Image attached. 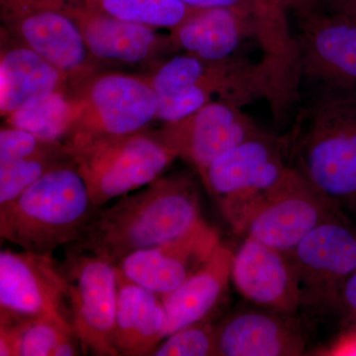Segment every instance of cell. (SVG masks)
<instances>
[{"label":"cell","mask_w":356,"mask_h":356,"mask_svg":"<svg viewBox=\"0 0 356 356\" xmlns=\"http://www.w3.org/2000/svg\"><path fill=\"white\" fill-rule=\"evenodd\" d=\"M191 173L161 175L139 191L98 210L79 242L70 245L116 266L124 257L189 233L203 221Z\"/></svg>","instance_id":"cell-1"},{"label":"cell","mask_w":356,"mask_h":356,"mask_svg":"<svg viewBox=\"0 0 356 356\" xmlns=\"http://www.w3.org/2000/svg\"><path fill=\"white\" fill-rule=\"evenodd\" d=\"M341 215L339 206L289 165L277 185L250 217L243 238L289 254L320 225Z\"/></svg>","instance_id":"cell-10"},{"label":"cell","mask_w":356,"mask_h":356,"mask_svg":"<svg viewBox=\"0 0 356 356\" xmlns=\"http://www.w3.org/2000/svg\"><path fill=\"white\" fill-rule=\"evenodd\" d=\"M170 33L177 53H187L208 62L236 57L247 39H254L250 14L238 9H195Z\"/></svg>","instance_id":"cell-20"},{"label":"cell","mask_w":356,"mask_h":356,"mask_svg":"<svg viewBox=\"0 0 356 356\" xmlns=\"http://www.w3.org/2000/svg\"><path fill=\"white\" fill-rule=\"evenodd\" d=\"M288 166L286 136L262 132L222 154L198 175L229 228L243 236Z\"/></svg>","instance_id":"cell-5"},{"label":"cell","mask_w":356,"mask_h":356,"mask_svg":"<svg viewBox=\"0 0 356 356\" xmlns=\"http://www.w3.org/2000/svg\"><path fill=\"white\" fill-rule=\"evenodd\" d=\"M220 243L217 229L203 220L189 233L133 252L116 266L129 280L165 296L195 273Z\"/></svg>","instance_id":"cell-17"},{"label":"cell","mask_w":356,"mask_h":356,"mask_svg":"<svg viewBox=\"0 0 356 356\" xmlns=\"http://www.w3.org/2000/svg\"><path fill=\"white\" fill-rule=\"evenodd\" d=\"M77 113L79 98L74 89H70L3 119L6 125L23 129L47 142L64 144L74 128Z\"/></svg>","instance_id":"cell-24"},{"label":"cell","mask_w":356,"mask_h":356,"mask_svg":"<svg viewBox=\"0 0 356 356\" xmlns=\"http://www.w3.org/2000/svg\"><path fill=\"white\" fill-rule=\"evenodd\" d=\"M336 307L343 311L346 322L356 325V270L339 290Z\"/></svg>","instance_id":"cell-29"},{"label":"cell","mask_w":356,"mask_h":356,"mask_svg":"<svg viewBox=\"0 0 356 356\" xmlns=\"http://www.w3.org/2000/svg\"><path fill=\"white\" fill-rule=\"evenodd\" d=\"M301 81L318 89H356V16L334 8L298 17Z\"/></svg>","instance_id":"cell-12"},{"label":"cell","mask_w":356,"mask_h":356,"mask_svg":"<svg viewBox=\"0 0 356 356\" xmlns=\"http://www.w3.org/2000/svg\"><path fill=\"white\" fill-rule=\"evenodd\" d=\"M51 318L72 325L69 283L53 255L0 252V325Z\"/></svg>","instance_id":"cell-9"},{"label":"cell","mask_w":356,"mask_h":356,"mask_svg":"<svg viewBox=\"0 0 356 356\" xmlns=\"http://www.w3.org/2000/svg\"><path fill=\"white\" fill-rule=\"evenodd\" d=\"M65 149L98 208L152 184L179 158L159 130L149 129L83 140Z\"/></svg>","instance_id":"cell-4"},{"label":"cell","mask_w":356,"mask_h":356,"mask_svg":"<svg viewBox=\"0 0 356 356\" xmlns=\"http://www.w3.org/2000/svg\"><path fill=\"white\" fill-rule=\"evenodd\" d=\"M334 8L356 16V0H330Z\"/></svg>","instance_id":"cell-32"},{"label":"cell","mask_w":356,"mask_h":356,"mask_svg":"<svg viewBox=\"0 0 356 356\" xmlns=\"http://www.w3.org/2000/svg\"><path fill=\"white\" fill-rule=\"evenodd\" d=\"M74 89L69 79L36 51L0 30V115L29 108Z\"/></svg>","instance_id":"cell-19"},{"label":"cell","mask_w":356,"mask_h":356,"mask_svg":"<svg viewBox=\"0 0 356 356\" xmlns=\"http://www.w3.org/2000/svg\"><path fill=\"white\" fill-rule=\"evenodd\" d=\"M215 329L216 327L207 321L187 325L165 337L152 355H217Z\"/></svg>","instance_id":"cell-27"},{"label":"cell","mask_w":356,"mask_h":356,"mask_svg":"<svg viewBox=\"0 0 356 356\" xmlns=\"http://www.w3.org/2000/svg\"><path fill=\"white\" fill-rule=\"evenodd\" d=\"M0 30L55 65L72 88L103 70L91 56L76 21L63 4L0 0Z\"/></svg>","instance_id":"cell-7"},{"label":"cell","mask_w":356,"mask_h":356,"mask_svg":"<svg viewBox=\"0 0 356 356\" xmlns=\"http://www.w3.org/2000/svg\"><path fill=\"white\" fill-rule=\"evenodd\" d=\"M296 316L245 309L227 316L215 329L220 356H297L307 337Z\"/></svg>","instance_id":"cell-18"},{"label":"cell","mask_w":356,"mask_h":356,"mask_svg":"<svg viewBox=\"0 0 356 356\" xmlns=\"http://www.w3.org/2000/svg\"><path fill=\"white\" fill-rule=\"evenodd\" d=\"M99 209L72 159L0 207V236L26 252L53 255L79 242Z\"/></svg>","instance_id":"cell-3"},{"label":"cell","mask_w":356,"mask_h":356,"mask_svg":"<svg viewBox=\"0 0 356 356\" xmlns=\"http://www.w3.org/2000/svg\"><path fill=\"white\" fill-rule=\"evenodd\" d=\"M146 76L156 96L198 86L207 89L216 99L242 106L264 99L271 108L274 103L268 72L259 60L252 63L238 56L222 62H208L191 54L177 53Z\"/></svg>","instance_id":"cell-13"},{"label":"cell","mask_w":356,"mask_h":356,"mask_svg":"<svg viewBox=\"0 0 356 356\" xmlns=\"http://www.w3.org/2000/svg\"><path fill=\"white\" fill-rule=\"evenodd\" d=\"M63 145L47 142L23 129L4 124L0 130V165L48 153Z\"/></svg>","instance_id":"cell-28"},{"label":"cell","mask_w":356,"mask_h":356,"mask_svg":"<svg viewBox=\"0 0 356 356\" xmlns=\"http://www.w3.org/2000/svg\"><path fill=\"white\" fill-rule=\"evenodd\" d=\"M46 1L56 2V3H72L77 0H46Z\"/></svg>","instance_id":"cell-33"},{"label":"cell","mask_w":356,"mask_h":356,"mask_svg":"<svg viewBox=\"0 0 356 356\" xmlns=\"http://www.w3.org/2000/svg\"><path fill=\"white\" fill-rule=\"evenodd\" d=\"M233 255L220 243L195 273L177 289L161 296L168 320L166 337L187 325L207 321L228 288Z\"/></svg>","instance_id":"cell-22"},{"label":"cell","mask_w":356,"mask_h":356,"mask_svg":"<svg viewBox=\"0 0 356 356\" xmlns=\"http://www.w3.org/2000/svg\"><path fill=\"white\" fill-rule=\"evenodd\" d=\"M79 113L65 147L95 138L147 130L158 116V96L146 76L100 70L74 88Z\"/></svg>","instance_id":"cell-6"},{"label":"cell","mask_w":356,"mask_h":356,"mask_svg":"<svg viewBox=\"0 0 356 356\" xmlns=\"http://www.w3.org/2000/svg\"><path fill=\"white\" fill-rule=\"evenodd\" d=\"M185 6L195 9L225 8L238 9L250 14V0H180Z\"/></svg>","instance_id":"cell-30"},{"label":"cell","mask_w":356,"mask_h":356,"mask_svg":"<svg viewBox=\"0 0 356 356\" xmlns=\"http://www.w3.org/2000/svg\"><path fill=\"white\" fill-rule=\"evenodd\" d=\"M295 113L289 165L339 207L356 205V89H318Z\"/></svg>","instance_id":"cell-2"},{"label":"cell","mask_w":356,"mask_h":356,"mask_svg":"<svg viewBox=\"0 0 356 356\" xmlns=\"http://www.w3.org/2000/svg\"><path fill=\"white\" fill-rule=\"evenodd\" d=\"M96 13L154 28L172 31L191 16L195 8L180 0H77Z\"/></svg>","instance_id":"cell-25"},{"label":"cell","mask_w":356,"mask_h":356,"mask_svg":"<svg viewBox=\"0 0 356 356\" xmlns=\"http://www.w3.org/2000/svg\"><path fill=\"white\" fill-rule=\"evenodd\" d=\"M67 283L72 325L84 355L118 356L115 346L118 280L107 259L69 247L60 264Z\"/></svg>","instance_id":"cell-8"},{"label":"cell","mask_w":356,"mask_h":356,"mask_svg":"<svg viewBox=\"0 0 356 356\" xmlns=\"http://www.w3.org/2000/svg\"><path fill=\"white\" fill-rule=\"evenodd\" d=\"M76 21L91 56L103 70L147 76L177 54L170 33L96 13L79 3H60Z\"/></svg>","instance_id":"cell-11"},{"label":"cell","mask_w":356,"mask_h":356,"mask_svg":"<svg viewBox=\"0 0 356 356\" xmlns=\"http://www.w3.org/2000/svg\"><path fill=\"white\" fill-rule=\"evenodd\" d=\"M243 108L229 100H213L182 120L163 123L159 132L200 173L222 154L264 132Z\"/></svg>","instance_id":"cell-15"},{"label":"cell","mask_w":356,"mask_h":356,"mask_svg":"<svg viewBox=\"0 0 356 356\" xmlns=\"http://www.w3.org/2000/svg\"><path fill=\"white\" fill-rule=\"evenodd\" d=\"M324 0H285V3L290 13H293L297 18L320 8Z\"/></svg>","instance_id":"cell-31"},{"label":"cell","mask_w":356,"mask_h":356,"mask_svg":"<svg viewBox=\"0 0 356 356\" xmlns=\"http://www.w3.org/2000/svg\"><path fill=\"white\" fill-rule=\"evenodd\" d=\"M83 353L72 325L35 318L0 325L1 356H74Z\"/></svg>","instance_id":"cell-23"},{"label":"cell","mask_w":356,"mask_h":356,"mask_svg":"<svg viewBox=\"0 0 356 356\" xmlns=\"http://www.w3.org/2000/svg\"><path fill=\"white\" fill-rule=\"evenodd\" d=\"M303 306L336 307L339 290L356 270V233L343 216L320 225L289 254Z\"/></svg>","instance_id":"cell-14"},{"label":"cell","mask_w":356,"mask_h":356,"mask_svg":"<svg viewBox=\"0 0 356 356\" xmlns=\"http://www.w3.org/2000/svg\"><path fill=\"white\" fill-rule=\"evenodd\" d=\"M115 346L119 355L149 356L166 337V313L159 294L119 270Z\"/></svg>","instance_id":"cell-21"},{"label":"cell","mask_w":356,"mask_h":356,"mask_svg":"<svg viewBox=\"0 0 356 356\" xmlns=\"http://www.w3.org/2000/svg\"><path fill=\"white\" fill-rule=\"evenodd\" d=\"M231 280L242 296L259 308L296 316L303 296L289 257L252 238L234 252Z\"/></svg>","instance_id":"cell-16"},{"label":"cell","mask_w":356,"mask_h":356,"mask_svg":"<svg viewBox=\"0 0 356 356\" xmlns=\"http://www.w3.org/2000/svg\"><path fill=\"white\" fill-rule=\"evenodd\" d=\"M70 159L63 145L48 153L0 165V207L13 202L46 173Z\"/></svg>","instance_id":"cell-26"}]
</instances>
